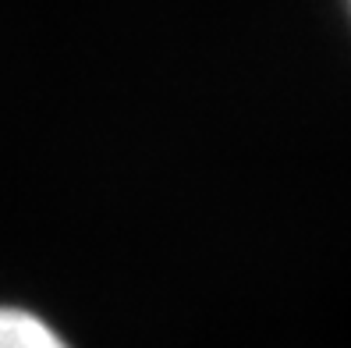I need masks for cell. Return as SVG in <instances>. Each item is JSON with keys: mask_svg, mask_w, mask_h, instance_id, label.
Returning <instances> with one entry per match:
<instances>
[{"mask_svg": "<svg viewBox=\"0 0 351 348\" xmlns=\"http://www.w3.org/2000/svg\"><path fill=\"white\" fill-rule=\"evenodd\" d=\"M0 348H71L57 327L25 305H0Z\"/></svg>", "mask_w": 351, "mask_h": 348, "instance_id": "cell-1", "label": "cell"}, {"mask_svg": "<svg viewBox=\"0 0 351 348\" xmlns=\"http://www.w3.org/2000/svg\"><path fill=\"white\" fill-rule=\"evenodd\" d=\"M348 11H351V0H348Z\"/></svg>", "mask_w": 351, "mask_h": 348, "instance_id": "cell-2", "label": "cell"}]
</instances>
